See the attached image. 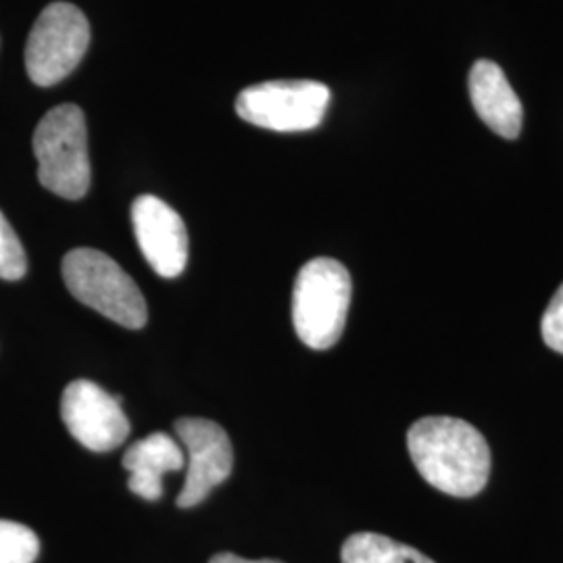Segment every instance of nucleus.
<instances>
[{
  "mask_svg": "<svg viewBox=\"0 0 563 563\" xmlns=\"http://www.w3.org/2000/svg\"><path fill=\"white\" fill-rule=\"evenodd\" d=\"M27 260L20 239L0 211V278L15 282L25 276Z\"/></svg>",
  "mask_w": 563,
  "mask_h": 563,
  "instance_id": "4468645a",
  "label": "nucleus"
},
{
  "mask_svg": "<svg viewBox=\"0 0 563 563\" xmlns=\"http://www.w3.org/2000/svg\"><path fill=\"white\" fill-rule=\"evenodd\" d=\"M342 563H434L418 549L376 532L349 537L341 551Z\"/></svg>",
  "mask_w": 563,
  "mask_h": 563,
  "instance_id": "f8f14e48",
  "label": "nucleus"
},
{
  "mask_svg": "<svg viewBox=\"0 0 563 563\" xmlns=\"http://www.w3.org/2000/svg\"><path fill=\"white\" fill-rule=\"evenodd\" d=\"M67 290L107 320L123 328H144L148 311L141 288L118 263L97 249H74L63 257Z\"/></svg>",
  "mask_w": 563,
  "mask_h": 563,
  "instance_id": "20e7f679",
  "label": "nucleus"
},
{
  "mask_svg": "<svg viewBox=\"0 0 563 563\" xmlns=\"http://www.w3.org/2000/svg\"><path fill=\"white\" fill-rule=\"evenodd\" d=\"M351 305V276L336 260L305 263L292 290V323L309 349L325 351L342 336Z\"/></svg>",
  "mask_w": 563,
  "mask_h": 563,
  "instance_id": "7ed1b4c3",
  "label": "nucleus"
},
{
  "mask_svg": "<svg viewBox=\"0 0 563 563\" xmlns=\"http://www.w3.org/2000/svg\"><path fill=\"white\" fill-rule=\"evenodd\" d=\"M38 553L41 541L32 528L0 520V563H34Z\"/></svg>",
  "mask_w": 563,
  "mask_h": 563,
  "instance_id": "ddd939ff",
  "label": "nucleus"
},
{
  "mask_svg": "<svg viewBox=\"0 0 563 563\" xmlns=\"http://www.w3.org/2000/svg\"><path fill=\"white\" fill-rule=\"evenodd\" d=\"M541 330H543L544 344L558 353H563V284L553 295L551 302L547 305Z\"/></svg>",
  "mask_w": 563,
  "mask_h": 563,
  "instance_id": "2eb2a0df",
  "label": "nucleus"
},
{
  "mask_svg": "<svg viewBox=\"0 0 563 563\" xmlns=\"http://www.w3.org/2000/svg\"><path fill=\"white\" fill-rule=\"evenodd\" d=\"M407 449L423 481L451 497H474L490 476V449L472 423L430 416L407 432Z\"/></svg>",
  "mask_w": 563,
  "mask_h": 563,
  "instance_id": "f257e3e1",
  "label": "nucleus"
},
{
  "mask_svg": "<svg viewBox=\"0 0 563 563\" xmlns=\"http://www.w3.org/2000/svg\"><path fill=\"white\" fill-rule=\"evenodd\" d=\"M470 99L478 118L499 136L516 141L522 132L523 109L504 69L493 60L481 59L470 71Z\"/></svg>",
  "mask_w": 563,
  "mask_h": 563,
  "instance_id": "9d476101",
  "label": "nucleus"
},
{
  "mask_svg": "<svg viewBox=\"0 0 563 563\" xmlns=\"http://www.w3.org/2000/svg\"><path fill=\"white\" fill-rule=\"evenodd\" d=\"M121 463L130 472V490L141 499L157 501L163 495V476L184 470L186 455L176 439L165 432H153L128 446Z\"/></svg>",
  "mask_w": 563,
  "mask_h": 563,
  "instance_id": "9b49d317",
  "label": "nucleus"
},
{
  "mask_svg": "<svg viewBox=\"0 0 563 563\" xmlns=\"http://www.w3.org/2000/svg\"><path fill=\"white\" fill-rule=\"evenodd\" d=\"M330 88L322 81L272 80L244 88L236 99L242 121L274 132H307L323 121Z\"/></svg>",
  "mask_w": 563,
  "mask_h": 563,
  "instance_id": "423d86ee",
  "label": "nucleus"
},
{
  "mask_svg": "<svg viewBox=\"0 0 563 563\" xmlns=\"http://www.w3.org/2000/svg\"><path fill=\"white\" fill-rule=\"evenodd\" d=\"M174 428L186 455V481L178 505L188 509L201 504L216 486L230 478L234 449L228 432L213 420L180 418Z\"/></svg>",
  "mask_w": 563,
  "mask_h": 563,
  "instance_id": "0eeeda50",
  "label": "nucleus"
},
{
  "mask_svg": "<svg viewBox=\"0 0 563 563\" xmlns=\"http://www.w3.org/2000/svg\"><path fill=\"white\" fill-rule=\"evenodd\" d=\"M38 180L67 201H80L90 188V157L86 118L78 104L51 109L34 132Z\"/></svg>",
  "mask_w": 563,
  "mask_h": 563,
  "instance_id": "f03ea898",
  "label": "nucleus"
},
{
  "mask_svg": "<svg viewBox=\"0 0 563 563\" xmlns=\"http://www.w3.org/2000/svg\"><path fill=\"white\" fill-rule=\"evenodd\" d=\"M90 25L76 4L53 2L34 23L25 44V69L36 86L65 80L84 59Z\"/></svg>",
  "mask_w": 563,
  "mask_h": 563,
  "instance_id": "39448f33",
  "label": "nucleus"
},
{
  "mask_svg": "<svg viewBox=\"0 0 563 563\" xmlns=\"http://www.w3.org/2000/svg\"><path fill=\"white\" fill-rule=\"evenodd\" d=\"M209 563H282L276 560H244L241 555H234V553H218L211 558Z\"/></svg>",
  "mask_w": 563,
  "mask_h": 563,
  "instance_id": "dca6fc26",
  "label": "nucleus"
},
{
  "mask_svg": "<svg viewBox=\"0 0 563 563\" xmlns=\"http://www.w3.org/2000/svg\"><path fill=\"white\" fill-rule=\"evenodd\" d=\"M60 418L69 434L95 453L118 449L130 434L120 397L109 395L90 380L67 384L60 399Z\"/></svg>",
  "mask_w": 563,
  "mask_h": 563,
  "instance_id": "6e6552de",
  "label": "nucleus"
},
{
  "mask_svg": "<svg viewBox=\"0 0 563 563\" xmlns=\"http://www.w3.org/2000/svg\"><path fill=\"white\" fill-rule=\"evenodd\" d=\"M132 225L144 260L162 276L178 278L188 262V232L162 199L142 195L132 205Z\"/></svg>",
  "mask_w": 563,
  "mask_h": 563,
  "instance_id": "1a4fd4ad",
  "label": "nucleus"
}]
</instances>
